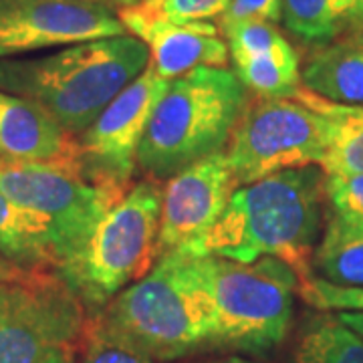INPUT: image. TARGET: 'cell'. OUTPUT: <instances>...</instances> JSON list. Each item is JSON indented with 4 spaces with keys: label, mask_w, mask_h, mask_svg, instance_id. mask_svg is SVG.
I'll use <instances>...</instances> for the list:
<instances>
[{
    "label": "cell",
    "mask_w": 363,
    "mask_h": 363,
    "mask_svg": "<svg viewBox=\"0 0 363 363\" xmlns=\"http://www.w3.org/2000/svg\"><path fill=\"white\" fill-rule=\"evenodd\" d=\"M325 180L319 166H305L238 186L220 218L180 252L245 264L274 257L303 281L321 240Z\"/></svg>",
    "instance_id": "cell-1"
},
{
    "label": "cell",
    "mask_w": 363,
    "mask_h": 363,
    "mask_svg": "<svg viewBox=\"0 0 363 363\" xmlns=\"http://www.w3.org/2000/svg\"><path fill=\"white\" fill-rule=\"evenodd\" d=\"M147 65V47L125 33L39 57L0 59V89L39 105L79 138Z\"/></svg>",
    "instance_id": "cell-2"
},
{
    "label": "cell",
    "mask_w": 363,
    "mask_h": 363,
    "mask_svg": "<svg viewBox=\"0 0 363 363\" xmlns=\"http://www.w3.org/2000/svg\"><path fill=\"white\" fill-rule=\"evenodd\" d=\"M93 321L123 345L154 362H169L210 345L212 305L176 250L111 298Z\"/></svg>",
    "instance_id": "cell-3"
},
{
    "label": "cell",
    "mask_w": 363,
    "mask_h": 363,
    "mask_svg": "<svg viewBox=\"0 0 363 363\" xmlns=\"http://www.w3.org/2000/svg\"><path fill=\"white\" fill-rule=\"evenodd\" d=\"M247 87L226 67H196L169 81L154 107L138 154L150 180L220 154L247 107Z\"/></svg>",
    "instance_id": "cell-4"
},
{
    "label": "cell",
    "mask_w": 363,
    "mask_h": 363,
    "mask_svg": "<svg viewBox=\"0 0 363 363\" xmlns=\"http://www.w3.org/2000/svg\"><path fill=\"white\" fill-rule=\"evenodd\" d=\"M186 257L212 305L210 347L262 355L285 341L301 286L298 274L285 260L262 257L245 264L218 257Z\"/></svg>",
    "instance_id": "cell-5"
},
{
    "label": "cell",
    "mask_w": 363,
    "mask_h": 363,
    "mask_svg": "<svg viewBox=\"0 0 363 363\" xmlns=\"http://www.w3.org/2000/svg\"><path fill=\"white\" fill-rule=\"evenodd\" d=\"M160 184H133L105 212L85 247L55 271L77 293L87 313L97 315L125 286L154 269L160 259Z\"/></svg>",
    "instance_id": "cell-6"
},
{
    "label": "cell",
    "mask_w": 363,
    "mask_h": 363,
    "mask_svg": "<svg viewBox=\"0 0 363 363\" xmlns=\"http://www.w3.org/2000/svg\"><path fill=\"white\" fill-rule=\"evenodd\" d=\"M87 309L55 272L0 283V363H77Z\"/></svg>",
    "instance_id": "cell-7"
},
{
    "label": "cell",
    "mask_w": 363,
    "mask_h": 363,
    "mask_svg": "<svg viewBox=\"0 0 363 363\" xmlns=\"http://www.w3.org/2000/svg\"><path fill=\"white\" fill-rule=\"evenodd\" d=\"M329 138V119L298 91L293 97H260L247 104L224 150L238 186L285 169L319 166Z\"/></svg>",
    "instance_id": "cell-8"
},
{
    "label": "cell",
    "mask_w": 363,
    "mask_h": 363,
    "mask_svg": "<svg viewBox=\"0 0 363 363\" xmlns=\"http://www.w3.org/2000/svg\"><path fill=\"white\" fill-rule=\"evenodd\" d=\"M0 192L47 220L57 255L55 271L85 247L105 212L125 196V190L93 184L75 166L6 160H0Z\"/></svg>",
    "instance_id": "cell-9"
},
{
    "label": "cell",
    "mask_w": 363,
    "mask_h": 363,
    "mask_svg": "<svg viewBox=\"0 0 363 363\" xmlns=\"http://www.w3.org/2000/svg\"><path fill=\"white\" fill-rule=\"evenodd\" d=\"M168 83L147 65L79 135V160L87 180L130 190L150 117Z\"/></svg>",
    "instance_id": "cell-10"
},
{
    "label": "cell",
    "mask_w": 363,
    "mask_h": 363,
    "mask_svg": "<svg viewBox=\"0 0 363 363\" xmlns=\"http://www.w3.org/2000/svg\"><path fill=\"white\" fill-rule=\"evenodd\" d=\"M125 33L107 0H0V59Z\"/></svg>",
    "instance_id": "cell-11"
},
{
    "label": "cell",
    "mask_w": 363,
    "mask_h": 363,
    "mask_svg": "<svg viewBox=\"0 0 363 363\" xmlns=\"http://www.w3.org/2000/svg\"><path fill=\"white\" fill-rule=\"evenodd\" d=\"M238 188L224 152L208 156L172 176L162 188L160 257L192 245L220 218Z\"/></svg>",
    "instance_id": "cell-12"
},
{
    "label": "cell",
    "mask_w": 363,
    "mask_h": 363,
    "mask_svg": "<svg viewBox=\"0 0 363 363\" xmlns=\"http://www.w3.org/2000/svg\"><path fill=\"white\" fill-rule=\"evenodd\" d=\"M117 14L125 30L147 47L150 65L166 81L196 67H224L228 59V45L214 23H178L160 13L152 2L121 9Z\"/></svg>",
    "instance_id": "cell-13"
},
{
    "label": "cell",
    "mask_w": 363,
    "mask_h": 363,
    "mask_svg": "<svg viewBox=\"0 0 363 363\" xmlns=\"http://www.w3.org/2000/svg\"><path fill=\"white\" fill-rule=\"evenodd\" d=\"M233 59L234 75L259 97H293L301 89L295 47L264 21H245L220 28Z\"/></svg>",
    "instance_id": "cell-14"
},
{
    "label": "cell",
    "mask_w": 363,
    "mask_h": 363,
    "mask_svg": "<svg viewBox=\"0 0 363 363\" xmlns=\"http://www.w3.org/2000/svg\"><path fill=\"white\" fill-rule=\"evenodd\" d=\"M0 160L81 168L77 138L67 133L39 105L2 89Z\"/></svg>",
    "instance_id": "cell-15"
},
{
    "label": "cell",
    "mask_w": 363,
    "mask_h": 363,
    "mask_svg": "<svg viewBox=\"0 0 363 363\" xmlns=\"http://www.w3.org/2000/svg\"><path fill=\"white\" fill-rule=\"evenodd\" d=\"M301 83L327 101L363 105V33L313 52L301 71Z\"/></svg>",
    "instance_id": "cell-16"
},
{
    "label": "cell",
    "mask_w": 363,
    "mask_h": 363,
    "mask_svg": "<svg viewBox=\"0 0 363 363\" xmlns=\"http://www.w3.org/2000/svg\"><path fill=\"white\" fill-rule=\"evenodd\" d=\"M0 257L28 272L57 267L52 234L45 218L0 192Z\"/></svg>",
    "instance_id": "cell-17"
},
{
    "label": "cell",
    "mask_w": 363,
    "mask_h": 363,
    "mask_svg": "<svg viewBox=\"0 0 363 363\" xmlns=\"http://www.w3.org/2000/svg\"><path fill=\"white\" fill-rule=\"evenodd\" d=\"M298 95L329 119V138L319 168L325 176L363 174V105L327 101L305 87Z\"/></svg>",
    "instance_id": "cell-18"
},
{
    "label": "cell",
    "mask_w": 363,
    "mask_h": 363,
    "mask_svg": "<svg viewBox=\"0 0 363 363\" xmlns=\"http://www.w3.org/2000/svg\"><path fill=\"white\" fill-rule=\"evenodd\" d=\"M313 269L333 285L363 286V230L329 218L313 255Z\"/></svg>",
    "instance_id": "cell-19"
},
{
    "label": "cell",
    "mask_w": 363,
    "mask_h": 363,
    "mask_svg": "<svg viewBox=\"0 0 363 363\" xmlns=\"http://www.w3.org/2000/svg\"><path fill=\"white\" fill-rule=\"evenodd\" d=\"M291 363H363V337L337 315L317 317L301 333Z\"/></svg>",
    "instance_id": "cell-20"
},
{
    "label": "cell",
    "mask_w": 363,
    "mask_h": 363,
    "mask_svg": "<svg viewBox=\"0 0 363 363\" xmlns=\"http://www.w3.org/2000/svg\"><path fill=\"white\" fill-rule=\"evenodd\" d=\"M355 0H283L281 21L289 33L305 43H333L351 25Z\"/></svg>",
    "instance_id": "cell-21"
},
{
    "label": "cell",
    "mask_w": 363,
    "mask_h": 363,
    "mask_svg": "<svg viewBox=\"0 0 363 363\" xmlns=\"http://www.w3.org/2000/svg\"><path fill=\"white\" fill-rule=\"evenodd\" d=\"M325 198L329 200L331 218L363 230V174L357 176H327Z\"/></svg>",
    "instance_id": "cell-22"
},
{
    "label": "cell",
    "mask_w": 363,
    "mask_h": 363,
    "mask_svg": "<svg viewBox=\"0 0 363 363\" xmlns=\"http://www.w3.org/2000/svg\"><path fill=\"white\" fill-rule=\"evenodd\" d=\"M298 295L321 311H363V286H341L309 274L301 281Z\"/></svg>",
    "instance_id": "cell-23"
},
{
    "label": "cell",
    "mask_w": 363,
    "mask_h": 363,
    "mask_svg": "<svg viewBox=\"0 0 363 363\" xmlns=\"http://www.w3.org/2000/svg\"><path fill=\"white\" fill-rule=\"evenodd\" d=\"M79 363H156L135 350L107 335L99 325L89 319Z\"/></svg>",
    "instance_id": "cell-24"
},
{
    "label": "cell",
    "mask_w": 363,
    "mask_h": 363,
    "mask_svg": "<svg viewBox=\"0 0 363 363\" xmlns=\"http://www.w3.org/2000/svg\"><path fill=\"white\" fill-rule=\"evenodd\" d=\"M160 13L178 23H196L214 18L220 21L233 4V0H150Z\"/></svg>",
    "instance_id": "cell-25"
},
{
    "label": "cell",
    "mask_w": 363,
    "mask_h": 363,
    "mask_svg": "<svg viewBox=\"0 0 363 363\" xmlns=\"http://www.w3.org/2000/svg\"><path fill=\"white\" fill-rule=\"evenodd\" d=\"M283 0H233L230 9L222 14L220 28L224 26L245 23V21H264L279 23L281 21Z\"/></svg>",
    "instance_id": "cell-26"
},
{
    "label": "cell",
    "mask_w": 363,
    "mask_h": 363,
    "mask_svg": "<svg viewBox=\"0 0 363 363\" xmlns=\"http://www.w3.org/2000/svg\"><path fill=\"white\" fill-rule=\"evenodd\" d=\"M339 321L345 323L350 329H353L357 335L363 337V311H345V313H337Z\"/></svg>",
    "instance_id": "cell-27"
},
{
    "label": "cell",
    "mask_w": 363,
    "mask_h": 363,
    "mask_svg": "<svg viewBox=\"0 0 363 363\" xmlns=\"http://www.w3.org/2000/svg\"><path fill=\"white\" fill-rule=\"evenodd\" d=\"M25 272H28V271H23V269L14 267L13 262H9V260L0 257V283H4V281H13V279H18V277H23Z\"/></svg>",
    "instance_id": "cell-28"
},
{
    "label": "cell",
    "mask_w": 363,
    "mask_h": 363,
    "mask_svg": "<svg viewBox=\"0 0 363 363\" xmlns=\"http://www.w3.org/2000/svg\"><path fill=\"white\" fill-rule=\"evenodd\" d=\"M351 25L363 30V0H355V11L351 16Z\"/></svg>",
    "instance_id": "cell-29"
},
{
    "label": "cell",
    "mask_w": 363,
    "mask_h": 363,
    "mask_svg": "<svg viewBox=\"0 0 363 363\" xmlns=\"http://www.w3.org/2000/svg\"><path fill=\"white\" fill-rule=\"evenodd\" d=\"M109 4L117 6L119 11L121 9H131V6H138V4H143V2H150V0H107Z\"/></svg>",
    "instance_id": "cell-30"
},
{
    "label": "cell",
    "mask_w": 363,
    "mask_h": 363,
    "mask_svg": "<svg viewBox=\"0 0 363 363\" xmlns=\"http://www.w3.org/2000/svg\"><path fill=\"white\" fill-rule=\"evenodd\" d=\"M202 363H252L242 357H228V359H220V362H202Z\"/></svg>",
    "instance_id": "cell-31"
}]
</instances>
